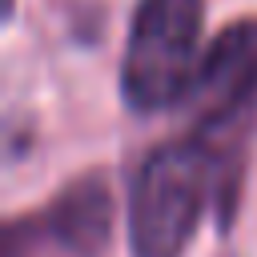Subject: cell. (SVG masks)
Here are the masks:
<instances>
[{
    "mask_svg": "<svg viewBox=\"0 0 257 257\" xmlns=\"http://www.w3.org/2000/svg\"><path fill=\"white\" fill-rule=\"evenodd\" d=\"M185 104L193 108L197 137L213 145L257 112V20H237L209 44Z\"/></svg>",
    "mask_w": 257,
    "mask_h": 257,
    "instance_id": "cell-3",
    "label": "cell"
},
{
    "mask_svg": "<svg viewBox=\"0 0 257 257\" xmlns=\"http://www.w3.org/2000/svg\"><path fill=\"white\" fill-rule=\"evenodd\" d=\"M221 145L197 133L157 149L141 165L128 201V233L137 257H177L185 249L221 181Z\"/></svg>",
    "mask_w": 257,
    "mask_h": 257,
    "instance_id": "cell-1",
    "label": "cell"
},
{
    "mask_svg": "<svg viewBox=\"0 0 257 257\" xmlns=\"http://www.w3.org/2000/svg\"><path fill=\"white\" fill-rule=\"evenodd\" d=\"M201 0H141L133 12L120 88L141 112L181 104L201 68Z\"/></svg>",
    "mask_w": 257,
    "mask_h": 257,
    "instance_id": "cell-2",
    "label": "cell"
}]
</instances>
